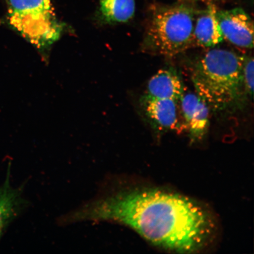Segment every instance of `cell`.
Here are the masks:
<instances>
[{
	"label": "cell",
	"mask_w": 254,
	"mask_h": 254,
	"mask_svg": "<svg viewBox=\"0 0 254 254\" xmlns=\"http://www.w3.org/2000/svg\"><path fill=\"white\" fill-rule=\"evenodd\" d=\"M140 104L143 112L158 129L171 131L186 128L180 109V101L157 98L144 94Z\"/></svg>",
	"instance_id": "6"
},
{
	"label": "cell",
	"mask_w": 254,
	"mask_h": 254,
	"mask_svg": "<svg viewBox=\"0 0 254 254\" xmlns=\"http://www.w3.org/2000/svg\"><path fill=\"white\" fill-rule=\"evenodd\" d=\"M62 225L108 222L125 225L154 245L178 253H194L211 242L215 225L197 203L157 190L107 188L69 212Z\"/></svg>",
	"instance_id": "1"
},
{
	"label": "cell",
	"mask_w": 254,
	"mask_h": 254,
	"mask_svg": "<svg viewBox=\"0 0 254 254\" xmlns=\"http://www.w3.org/2000/svg\"><path fill=\"white\" fill-rule=\"evenodd\" d=\"M185 93L182 78L171 68H163L152 76L147 84L149 96L180 101Z\"/></svg>",
	"instance_id": "9"
},
{
	"label": "cell",
	"mask_w": 254,
	"mask_h": 254,
	"mask_svg": "<svg viewBox=\"0 0 254 254\" xmlns=\"http://www.w3.org/2000/svg\"><path fill=\"white\" fill-rule=\"evenodd\" d=\"M242 57L214 49L198 59L191 69L197 93L209 107L226 111L240 107L247 96L242 75Z\"/></svg>",
	"instance_id": "2"
},
{
	"label": "cell",
	"mask_w": 254,
	"mask_h": 254,
	"mask_svg": "<svg viewBox=\"0 0 254 254\" xmlns=\"http://www.w3.org/2000/svg\"><path fill=\"white\" fill-rule=\"evenodd\" d=\"M217 9L214 5H209L196 18L193 29V44L212 48L224 41V37L217 18Z\"/></svg>",
	"instance_id": "10"
},
{
	"label": "cell",
	"mask_w": 254,
	"mask_h": 254,
	"mask_svg": "<svg viewBox=\"0 0 254 254\" xmlns=\"http://www.w3.org/2000/svg\"><path fill=\"white\" fill-rule=\"evenodd\" d=\"M100 11L107 23H126L134 15L135 0H100Z\"/></svg>",
	"instance_id": "11"
},
{
	"label": "cell",
	"mask_w": 254,
	"mask_h": 254,
	"mask_svg": "<svg viewBox=\"0 0 254 254\" xmlns=\"http://www.w3.org/2000/svg\"><path fill=\"white\" fill-rule=\"evenodd\" d=\"M195 20V9L189 4L155 8L146 27L143 51L168 58L186 52L193 44Z\"/></svg>",
	"instance_id": "3"
},
{
	"label": "cell",
	"mask_w": 254,
	"mask_h": 254,
	"mask_svg": "<svg viewBox=\"0 0 254 254\" xmlns=\"http://www.w3.org/2000/svg\"><path fill=\"white\" fill-rule=\"evenodd\" d=\"M242 75L244 88L247 95L253 100L254 91V58L252 56L242 57Z\"/></svg>",
	"instance_id": "13"
},
{
	"label": "cell",
	"mask_w": 254,
	"mask_h": 254,
	"mask_svg": "<svg viewBox=\"0 0 254 254\" xmlns=\"http://www.w3.org/2000/svg\"><path fill=\"white\" fill-rule=\"evenodd\" d=\"M217 18L224 39L243 49L254 47V23L241 8L217 11Z\"/></svg>",
	"instance_id": "5"
},
{
	"label": "cell",
	"mask_w": 254,
	"mask_h": 254,
	"mask_svg": "<svg viewBox=\"0 0 254 254\" xmlns=\"http://www.w3.org/2000/svg\"><path fill=\"white\" fill-rule=\"evenodd\" d=\"M8 15L34 13L53 9L50 0H7Z\"/></svg>",
	"instance_id": "12"
},
{
	"label": "cell",
	"mask_w": 254,
	"mask_h": 254,
	"mask_svg": "<svg viewBox=\"0 0 254 254\" xmlns=\"http://www.w3.org/2000/svg\"><path fill=\"white\" fill-rule=\"evenodd\" d=\"M9 23L25 39L40 49L50 46L61 36L63 28L54 9L23 14L8 15Z\"/></svg>",
	"instance_id": "4"
},
{
	"label": "cell",
	"mask_w": 254,
	"mask_h": 254,
	"mask_svg": "<svg viewBox=\"0 0 254 254\" xmlns=\"http://www.w3.org/2000/svg\"><path fill=\"white\" fill-rule=\"evenodd\" d=\"M5 182L0 187V239L6 228L28 205L23 188H14L10 184V166Z\"/></svg>",
	"instance_id": "8"
},
{
	"label": "cell",
	"mask_w": 254,
	"mask_h": 254,
	"mask_svg": "<svg viewBox=\"0 0 254 254\" xmlns=\"http://www.w3.org/2000/svg\"><path fill=\"white\" fill-rule=\"evenodd\" d=\"M184 125L193 139H201L208 131L209 107L196 93H184L180 100Z\"/></svg>",
	"instance_id": "7"
}]
</instances>
